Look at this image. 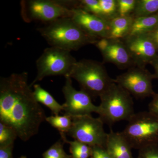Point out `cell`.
I'll return each mask as SVG.
<instances>
[{
	"instance_id": "6da1fadb",
	"label": "cell",
	"mask_w": 158,
	"mask_h": 158,
	"mask_svg": "<svg viewBox=\"0 0 158 158\" xmlns=\"http://www.w3.org/2000/svg\"><path fill=\"white\" fill-rule=\"evenodd\" d=\"M28 73H13L0 80V122L11 127L27 141L46 120L45 112L34 97Z\"/></svg>"
},
{
	"instance_id": "7a4b0ae2",
	"label": "cell",
	"mask_w": 158,
	"mask_h": 158,
	"mask_svg": "<svg viewBox=\"0 0 158 158\" xmlns=\"http://www.w3.org/2000/svg\"><path fill=\"white\" fill-rule=\"evenodd\" d=\"M37 31L51 47L70 52L95 44L99 40L87 34L71 18L55 20Z\"/></svg>"
},
{
	"instance_id": "3957f363",
	"label": "cell",
	"mask_w": 158,
	"mask_h": 158,
	"mask_svg": "<svg viewBox=\"0 0 158 158\" xmlns=\"http://www.w3.org/2000/svg\"><path fill=\"white\" fill-rule=\"evenodd\" d=\"M68 76L77 81L81 90L91 98L100 97L114 82L102 63L89 59L77 61Z\"/></svg>"
},
{
	"instance_id": "277c9868",
	"label": "cell",
	"mask_w": 158,
	"mask_h": 158,
	"mask_svg": "<svg viewBox=\"0 0 158 158\" xmlns=\"http://www.w3.org/2000/svg\"><path fill=\"white\" fill-rule=\"evenodd\" d=\"M100 98L97 113L104 123L111 126L122 120L128 121L135 113L131 95L115 82Z\"/></svg>"
},
{
	"instance_id": "5b68a950",
	"label": "cell",
	"mask_w": 158,
	"mask_h": 158,
	"mask_svg": "<svg viewBox=\"0 0 158 158\" xmlns=\"http://www.w3.org/2000/svg\"><path fill=\"white\" fill-rule=\"evenodd\" d=\"M121 132L132 148L158 144V117L148 112L135 113Z\"/></svg>"
},
{
	"instance_id": "8992f818",
	"label": "cell",
	"mask_w": 158,
	"mask_h": 158,
	"mask_svg": "<svg viewBox=\"0 0 158 158\" xmlns=\"http://www.w3.org/2000/svg\"><path fill=\"white\" fill-rule=\"evenodd\" d=\"M77 62L70 51L53 47L46 48L37 60V76L30 85L32 87L47 77L68 76Z\"/></svg>"
},
{
	"instance_id": "52a82bcc",
	"label": "cell",
	"mask_w": 158,
	"mask_h": 158,
	"mask_svg": "<svg viewBox=\"0 0 158 158\" xmlns=\"http://www.w3.org/2000/svg\"><path fill=\"white\" fill-rule=\"evenodd\" d=\"M21 14L27 23L40 21L47 23L62 18H71L72 9L62 1L23 0L20 3Z\"/></svg>"
},
{
	"instance_id": "ba28073f",
	"label": "cell",
	"mask_w": 158,
	"mask_h": 158,
	"mask_svg": "<svg viewBox=\"0 0 158 158\" xmlns=\"http://www.w3.org/2000/svg\"><path fill=\"white\" fill-rule=\"evenodd\" d=\"M72 118V126L68 135L90 147H105L108 133L105 131L104 123L100 118H94L91 115Z\"/></svg>"
},
{
	"instance_id": "9c48e42d",
	"label": "cell",
	"mask_w": 158,
	"mask_h": 158,
	"mask_svg": "<svg viewBox=\"0 0 158 158\" xmlns=\"http://www.w3.org/2000/svg\"><path fill=\"white\" fill-rule=\"evenodd\" d=\"M154 74L145 68L133 66L124 73L118 76L114 81L137 98L152 97L155 94L153 90Z\"/></svg>"
},
{
	"instance_id": "30bf717a",
	"label": "cell",
	"mask_w": 158,
	"mask_h": 158,
	"mask_svg": "<svg viewBox=\"0 0 158 158\" xmlns=\"http://www.w3.org/2000/svg\"><path fill=\"white\" fill-rule=\"evenodd\" d=\"M65 84L62 91L65 102L62 105L65 115L73 117L91 115L97 113L98 106L94 105L91 97L84 90H77L73 88L71 78L65 77Z\"/></svg>"
},
{
	"instance_id": "8fae6325",
	"label": "cell",
	"mask_w": 158,
	"mask_h": 158,
	"mask_svg": "<svg viewBox=\"0 0 158 158\" xmlns=\"http://www.w3.org/2000/svg\"><path fill=\"white\" fill-rule=\"evenodd\" d=\"M129 52L134 66L145 68L158 54V49L147 35L127 36L122 40Z\"/></svg>"
},
{
	"instance_id": "7c38bea8",
	"label": "cell",
	"mask_w": 158,
	"mask_h": 158,
	"mask_svg": "<svg viewBox=\"0 0 158 158\" xmlns=\"http://www.w3.org/2000/svg\"><path fill=\"white\" fill-rule=\"evenodd\" d=\"M95 45L105 62L113 63L120 69L134 66L129 52L122 40L101 38Z\"/></svg>"
},
{
	"instance_id": "4fadbf2b",
	"label": "cell",
	"mask_w": 158,
	"mask_h": 158,
	"mask_svg": "<svg viewBox=\"0 0 158 158\" xmlns=\"http://www.w3.org/2000/svg\"><path fill=\"white\" fill-rule=\"evenodd\" d=\"M71 18L91 37L98 39L107 37L109 23L101 18L81 8H74L72 9Z\"/></svg>"
},
{
	"instance_id": "5bb4252c",
	"label": "cell",
	"mask_w": 158,
	"mask_h": 158,
	"mask_svg": "<svg viewBox=\"0 0 158 158\" xmlns=\"http://www.w3.org/2000/svg\"><path fill=\"white\" fill-rule=\"evenodd\" d=\"M105 148L112 158H134L132 148L121 132L111 130L108 133Z\"/></svg>"
},
{
	"instance_id": "9a60e30c",
	"label": "cell",
	"mask_w": 158,
	"mask_h": 158,
	"mask_svg": "<svg viewBox=\"0 0 158 158\" xmlns=\"http://www.w3.org/2000/svg\"><path fill=\"white\" fill-rule=\"evenodd\" d=\"M134 18L132 16H117L108 22L109 31L107 38L123 40L129 34Z\"/></svg>"
},
{
	"instance_id": "2e32d148",
	"label": "cell",
	"mask_w": 158,
	"mask_h": 158,
	"mask_svg": "<svg viewBox=\"0 0 158 158\" xmlns=\"http://www.w3.org/2000/svg\"><path fill=\"white\" fill-rule=\"evenodd\" d=\"M158 26V14L134 18L131 31L127 36L147 34Z\"/></svg>"
},
{
	"instance_id": "e0dca14e",
	"label": "cell",
	"mask_w": 158,
	"mask_h": 158,
	"mask_svg": "<svg viewBox=\"0 0 158 158\" xmlns=\"http://www.w3.org/2000/svg\"><path fill=\"white\" fill-rule=\"evenodd\" d=\"M34 94L36 101L48 108L54 115L57 116L63 111V106L60 105L48 91L40 85L36 84L33 85Z\"/></svg>"
},
{
	"instance_id": "ac0fdd59",
	"label": "cell",
	"mask_w": 158,
	"mask_h": 158,
	"mask_svg": "<svg viewBox=\"0 0 158 158\" xmlns=\"http://www.w3.org/2000/svg\"><path fill=\"white\" fill-rule=\"evenodd\" d=\"M61 138L65 143L69 144V151L72 158H89L91 156L92 148L89 145L74 140L68 141L65 133H60Z\"/></svg>"
},
{
	"instance_id": "d6986e66",
	"label": "cell",
	"mask_w": 158,
	"mask_h": 158,
	"mask_svg": "<svg viewBox=\"0 0 158 158\" xmlns=\"http://www.w3.org/2000/svg\"><path fill=\"white\" fill-rule=\"evenodd\" d=\"M158 14V0H137L134 18Z\"/></svg>"
},
{
	"instance_id": "ffe728a7",
	"label": "cell",
	"mask_w": 158,
	"mask_h": 158,
	"mask_svg": "<svg viewBox=\"0 0 158 158\" xmlns=\"http://www.w3.org/2000/svg\"><path fill=\"white\" fill-rule=\"evenodd\" d=\"M46 121L53 127L56 129L59 133H67L72 126V118L64 114L63 116H52L46 117Z\"/></svg>"
},
{
	"instance_id": "44dd1931",
	"label": "cell",
	"mask_w": 158,
	"mask_h": 158,
	"mask_svg": "<svg viewBox=\"0 0 158 158\" xmlns=\"http://www.w3.org/2000/svg\"><path fill=\"white\" fill-rule=\"evenodd\" d=\"M101 11L99 17L109 22L118 15L117 0H99Z\"/></svg>"
},
{
	"instance_id": "7402d4cb",
	"label": "cell",
	"mask_w": 158,
	"mask_h": 158,
	"mask_svg": "<svg viewBox=\"0 0 158 158\" xmlns=\"http://www.w3.org/2000/svg\"><path fill=\"white\" fill-rule=\"evenodd\" d=\"M17 137V133L14 129L0 122V147L14 145Z\"/></svg>"
},
{
	"instance_id": "603a6c76",
	"label": "cell",
	"mask_w": 158,
	"mask_h": 158,
	"mask_svg": "<svg viewBox=\"0 0 158 158\" xmlns=\"http://www.w3.org/2000/svg\"><path fill=\"white\" fill-rule=\"evenodd\" d=\"M65 142L61 139L54 143L43 154V158H72L63 149Z\"/></svg>"
},
{
	"instance_id": "cb8c5ba5",
	"label": "cell",
	"mask_w": 158,
	"mask_h": 158,
	"mask_svg": "<svg viewBox=\"0 0 158 158\" xmlns=\"http://www.w3.org/2000/svg\"><path fill=\"white\" fill-rule=\"evenodd\" d=\"M117 2L118 16H132L137 0H117Z\"/></svg>"
},
{
	"instance_id": "d4e9b609",
	"label": "cell",
	"mask_w": 158,
	"mask_h": 158,
	"mask_svg": "<svg viewBox=\"0 0 158 158\" xmlns=\"http://www.w3.org/2000/svg\"><path fill=\"white\" fill-rule=\"evenodd\" d=\"M77 8H81L98 17H99L100 15V5L99 0L78 1V7Z\"/></svg>"
},
{
	"instance_id": "484cf974",
	"label": "cell",
	"mask_w": 158,
	"mask_h": 158,
	"mask_svg": "<svg viewBox=\"0 0 158 158\" xmlns=\"http://www.w3.org/2000/svg\"><path fill=\"white\" fill-rule=\"evenodd\" d=\"M138 151L137 158H158V144L149 145Z\"/></svg>"
},
{
	"instance_id": "4316f807",
	"label": "cell",
	"mask_w": 158,
	"mask_h": 158,
	"mask_svg": "<svg viewBox=\"0 0 158 158\" xmlns=\"http://www.w3.org/2000/svg\"><path fill=\"white\" fill-rule=\"evenodd\" d=\"M91 148L90 158H112L104 147L94 146Z\"/></svg>"
},
{
	"instance_id": "83f0119b",
	"label": "cell",
	"mask_w": 158,
	"mask_h": 158,
	"mask_svg": "<svg viewBox=\"0 0 158 158\" xmlns=\"http://www.w3.org/2000/svg\"><path fill=\"white\" fill-rule=\"evenodd\" d=\"M152 97V99L148 105V111L158 117V94L155 93Z\"/></svg>"
},
{
	"instance_id": "f1b7e54d",
	"label": "cell",
	"mask_w": 158,
	"mask_h": 158,
	"mask_svg": "<svg viewBox=\"0 0 158 158\" xmlns=\"http://www.w3.org/2000/svg\"><path fill=\"white\" fill-rule=\"evenodd\" d=\"M14 145L0 147V158H13V148Z\"/></svg>"
},
{
	"instance_id": "f546056e",
	"label": "cell",
	"mask_w": 158,
	"mask_h": 158,
	"mask_svg": "<svg viewBox=\"0 0 158 158\" xmlns=\"http://www.w3.org/2000/svg\"><path fill=\"white\" fill-rule=\"evenodd\" d=\"M158 49V26L154 30L147 34Z\"/></svg>"
},
{
	"instance_id": "4dcf8cb0",
	"label": "cell",
	"mask_w": 158,
	"mask_h": 158,
	"mask_svg": "<svg viewBox=\"0 0 158 158\" xmlns=\"http://www.w3.org/2000/svg\"><path fill=\"white\" fill-rule=\"evenodd\" d=\"M150 64L154 69L155 73L154 74V76L155 79H158V54L152 62H151Z\"/></svg>"
},
{
	"instance_id": "1f68e13d",
	"label": "cell",
	"mask_w": 158,
	"mask_h": 158,
	"mask_svg": "<svg viewBox=\"0 0 158 158\" xmlns=\"http://www.w3.org/2000/svg\"><path fill=\"white\" fill-rule=\"evenodd\" d=\"M19 158H27V157H26V156H22Z\"/></svg>"
}]
</instances>
